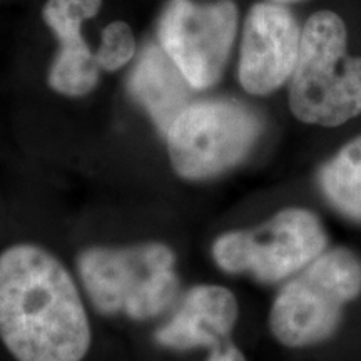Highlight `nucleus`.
<instances>
[{
  "instance_id": "3",
  "label": "nucleus",
  "mask_w": 361,
  "mask_h": 361,
  "mask_svg": "<svg viewBox=\"0 0 361 361\" xmlns=\"http://www.w3.org/2000/svg\"><path fill=\"white\" fill-rule=\"evenodd\" d=\"M79 276L99 313L151 319L173 305L179 291L176 256L162 243L129 247H87Z\"/></svg>"
},
{
  "instance_id": "15",
  "label": "nucleus",
  "mask_w": 361,
  "mask_h": 361,
  "mask_svg": "<svg viewBox=\"0 0 361 361\" xmlns=\"http://www.w3.org/2000/svg\"><path fill=\"white\" fill-rule=\"evenodd\" d=\"M269 2L281 4V6H291V4H300V2H305V0H269Z\"/></svg>"
},
{
  "instance_id": "1",
  "label": "nucleus",
  "mask_w": 361,
  "mask_h": 361,
  "mask_svg": "<svg viewBox=\"0 0 361 361\" xmlns=\"http://www.w3.org/2000/svg\"><path fill=\"white\" fill-rule=\"evenodd\" d=\"M0 340L17 361H82L90 324L74 279L29 243L0 252Z\"/></svg>"
},
{
  "instance_id": "4",
  "label": "nucleus",
  "mask_w": 361,
  "mask_h": 361,
  "mask_svg": "<svg viewBox=\"0 0 361 361\" xmlns=\"http://www.w3.org/2000/svg\"><path fill=\"white\" fill-rule=\"evenodd\" d=\"M360 293V256L346 247L324 251L278 293L269 313L271 333L291 348L324 341Z\"/></svg>"
},
{
  "instance_id": "5",
  "label": "nucleus",
  "mask_w": 361,
  "mask_h": 361,
  "mask_svg": "<svg viewBox=\"0 0 361 361\" xmlns=\"http://www.w3.org/2000/svg\"><path fill=\"white\" fill-rule=\"evenodd\" d=\"M263 128L258 112L236 99L191 102L164 135L171 164L183 179L216 178L246 159Z\"/></svg>"
},
{
  "instance_id": "2",
  "label": "nucleus",
  "mask_w": 361,
  "mask_h": 361,
  "mask_svg": "<svg viewBox=\"0 0 361 361\" xmlns=\"http://www.w3.org/2000/svg\"><path fill=\"white\" fill-rule=\"evenodd\" d=\"M288 102L298 121L323 128L361 114V57L350 56L348 29L336 12H314L303 25Z\"/></svg>"
},
{
  "instance_id": "9",
  "label": "nucleus",
  "mask_w": 361,
  "mask_h": 361,
  "mask_svg": "<svg viewBox=\"0 0 361 361\" xmlns=\"http://www.w3.org/2000/svg\"><path fill=\"white\" fill-rule=\"evenodd\" d=\"M102 0H47L42 17L59 39V52L49 71V85L67 97L87 96L101 74V51H90L82 24L101 11Z\"/></svg>"
},
{
  "instance_id": "11",
  "label": "nucleus",
  "mask_w": 361,
  "mask_h": 361,
  "mask_svg": "<svg viewBox=\"0 0 361 361\" xmlns=\"http://www.w3.org/2000/svg\"><path fill=\"white\" fill-rule=\"evenodd\" d=\"M128 89L162 135L168 134L176 117L191 104V84L161 44H147L142 49L128 78Z\"/></svg>"
},
{
  "instance_id": "13",
  "label": "nucleus",
  "mask_w": 361,
  "mask_h": 361,
  "mask_svg": "<svg viewBox=\"0 0 361 361\" xmlns=\"http://www.w3.org/2000/svg\"><path fill=\"white\" fill-rule=\"evenodd\" d=\"M99 49H101V69L106 72L119 71L135 54L133 29L126 22H111L104 29Z\"/></svg>"
},
{
  "instance_id": "7",
  "label": "nucleus",
  "mask_w": 361,
  "mask_h": 361,
  "mask_svg": "<svg viewBox=\"0 0 361 361\" xmlns=\"http://www.w3.org/2000/svg\"><path fill=\"white\" fill-rule=\"evenodd\" d=\"M238 20L233 0H169L161 13L157 37L191 87L204 90L219 82L228 66Z\"/></svg>"
},
{
  "instance_id": "6",
  "label": "nucleus",
  "mask_w": 361,
  "mask_h": 361,
  "mask_svg": "<svg viewBox=\"0 0 361 361\" xmlns=\"http://www.w3.org/2000/svg\"><path fill=\"white\" fill-rule=\"evenodd\" d=\"M326 245L318 216L303 207H286L256 228L221 234L211 251L226 273L278 283L300 273L326 251Z\"/></svg>"
},
{
  "instance_id": "14",
  "label": "nucleus",
  "mask_w": 361,
  "mask_h": 361,
  "mask_svg": "<svg viewBox=\"0 0 361 361\" xmlns=\"http://www.w3.org/2000/svg\"><path fill=\"white\" fill-rule=\"evenodd\" d=\"M206 361H246V358L241 353V350L229 341L219 346V348L209 351V356H207Z\"/></svg>"
},
{
  "instance_id": "10",
  "label": "nucleus",
  "mask_w": 361,
  "mask_h": 361,
  "mask_svg": "<svg viewBox=\"0 0 361 361\" xmlns=\"http://www.w3.org/2000/svg\"><path fill=\"white\" fill-rule=\"evenodd\" d=\"M238 301L228 288L200 284L186 293L183 305L168 324L157 329L156 341L169 350L213 351L229 343L238 322Z\"/></svg>"
},
{
  "instance_id": "12",
  "label": "nucleus",
  "mask_w": 361,
  "mask_h": 361,
  "mask_svg": "<svg viewBox=\"0 0 361 361\" xmlns=\"http://www.w3.org/2000/svg\"><path fill=\"white\" fill-rule=\"evenodd\" d=\"M318 183L329 204L348 219L361 223V134L324 162Z\"/></svg>"
},
{
  "instance_id": "8",
  "label": "nucleus",
  "mask_w": 361,
  "mask_h": 361,
  "mask_svg": "<svg viewBox=\"0 0 361 361\" xmlns=\"http://www.w3.org/2000/svg\"><path fill=\"white\" fill-rule=\"evenodd\" d=\"M303 27L286 6L255 4L247 12L239 49V84L252 96H268L290 80Z\"/></svg>"
}]
</instances>
